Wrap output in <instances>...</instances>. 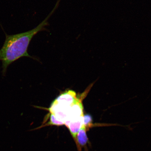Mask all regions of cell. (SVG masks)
Here are the masks:
<instances>
[{
	"mask_svg": "<svg viewBox=\"0 0 151 151\" xmlns=\"http://www.w3.org/2000/svg\"><path fill=\"white\" fill-rule=\"evenodd\" d=\"M56 4L54 8L42 22L33 29L24 32L9 35L4 32L6 39L0 50V61H2L1 73L3 76L6 75L7 68L13 62L24 57L33 58L28 54V46L32 39L39 32L46 30L48 24V20L58 8Z\"/></svg>",
	"mask_w": 151,
	"mask_h": 151,
	"instance_id": "1",
	"label": "cell"
},
{
	"mask_svg": "<svg viewBox=\"0 0 151 151\" xmlns=\"http://www.w3.org/2000/svg\"><path fill=\"white\" fill-rule=\"evenodd\" d=\"M77 99L76 92L72 90H68L61 93L54 101L60 105L69 107L72 105Z\"/></svg>",
	"mask_w": 151,
	"mask_h": 151,
	"instance_id": "2",
	"label": "cell"
},
{
	"mask_svg": "<svg viewBox=\"0 0 151 151\" xmlns=\"http://www.w3.org/2000/svg\"><path fill=\"white\" fill-rule=\"evenodd\" d=\"M83 124V116H82L71 121L68 126L67 127L70 132L75 143L76 141L77 134Z\"/></svg>",
	"mask_w": 151,
	"mask_h": 151,
	"instance_id": "3",
	"label": "cell"
},
{
	"mask_svg": "<svg viewBox=\"0 0 151 151\" xmlns=\"http://www.w3.org/2000/svg\"><path fill=\"white\" fill-rule=\"evenodd\" d=\"M87 131V130L86 127L83 124L77 134L76 141L75 143L78 151H82V148L86 147L88 142Z\"/></svg>",
	"mask_w": 151,
	"mask_h": 151,
	"instance_id": "4",
	"label": "cell"
},
{
	"mask_svg": "<svg viewBox=\"0 0 151 151\" xmlns=\"http://www.w3.org/2000/svg\"><path fill=\"white\" fill-rule=\"evenodd\" d=\"M83 124L87 131L89 130L90 128L96 126L95 124L93 125L92 123V118L90 114L84 115Z\"/></svg>",
	"mask_w": 151,
	"mask_h": 151,
	"instance_id": "5",
	"label": "cell"
},
{
	"mask_svg": "<svg viewBox=\"0 0 151 151\" xmlns=\"http://www.w3.org/2000/svg\"><path fill=\"white\" fill-rule=\"evenodd\" d=\"M63 125H64L63 122L58 120L54 114L50 113V120L48 123L46 124L45 126H61Z\"/></svg>",
	"mask_w": 151,
	"mask_h": 151,
	"instance_id": "6",
	"label": "cell"
}]
</instances>
